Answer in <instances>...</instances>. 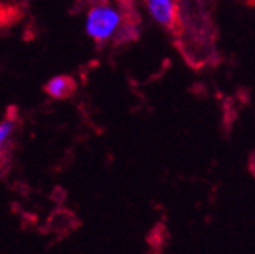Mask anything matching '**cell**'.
<instances>
[{"label":"cell","instance_id":"6da1fadb","mask_svg":"<svg viewBox=\"0 0 255 254\" xmlns=\"http://www.w3.org/2000/svg\"><path fill=\"white\" fill-rule=\"evenodd\" d=\"M125 23L123 9L111 2L94 3L86 12L84 30L92 41L105 44L114 39Z\"/></svg>","mask_w":255,"mask_h":254},{"label":"cell","instance_id":"7a4b0ae2","mask_svg":"<svg viewBox=\"0 0 255 254\" xmlns=\"http://www.w3.org/2000/svg\"><path fill=\"white\" fill-rule=\"evenodd\" d=\"M145 8L149 17L165 28H171L177 22L176 0H145Z\"/></svg>","mask_w":255,"mask_h":254},{"label":"cell","instance_id":"5b68a950","mask_svg":"<svg viewBox=\"0 0 255 254\" xmlns=\"http://www.w3.org/2000/svg\"><path fill=\"white\" fill-rule=\"evenodd\" d=\"M249 167H251V172H252V175L255 176V153L251 156V164H249Z\"/></svg>","mask_w":255,"mask_h":254},{"label":"cell","instance_id":"8992f818","mask_svg":"<svg viewBox=\"0 0 255 254\" xmlns=\"http://www.w3.org/2000/svg\"><path fill=\"white\" fill-rule=\"evenodd\" d=\"M117 5H126V3H131L132 0H116Z\"/></svg>","mask_w":255,"mask_h":254},{"label":"cell","instance_id":"3957f363","mask_svg":"<svg viewBox=\"0 0 255 254\" xmlns=\"http://www.w3.org/2000/svg\"><path fill=\"white\" fill-rule=\"evenodd\" d=\"M44 91L48 97L56 100L67 98L75 91V81L70 77H67V75H56V77L50 78L45 83Z\"/></svg>","mask_w":255,"mask_h":254},{"label":"cell","instance_id":"277c9868","mask_svg":"<svg viewBox=\"0 0 255 254\" xmlns=\"http://www.w3.org/2000/svg\"><path fill=\"white\" fill-rule=\"evenodd\" d=\"M12 131H14V122L12 120L6 119L0 123V144H2V147L9 141Z\"/></svg>","mask_w":255,"mask_h":254}]
</instances>
